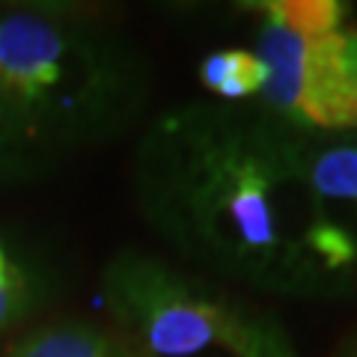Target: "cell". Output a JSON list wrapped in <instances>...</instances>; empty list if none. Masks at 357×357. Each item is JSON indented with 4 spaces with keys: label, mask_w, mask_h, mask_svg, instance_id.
I'll use <instances>...</instances> for the list:
<instances>
[{
    "label": "cell",
    "mask_w": 357,
    "mask_h": 357,
    "mask_svg": "<svg viewBox=\"0 0 357 357\" xmlns=\"http://www.w3.org/2000/svg\"><path fill=\"white\" fill-rule=\"evenodd\" d=\"M134 185L167 244L232 280L316 292L357 262V238L310 185L307 146L238 107L164 114L137 146Z\"/></svg>",
    "instance_id": "cell-1"
},
{
    "label": "cell",
    "mask_w": 357,
    "mask_h": 357,
    "mask_svg": "<svg viewBox=\"0 0 357 357\" xmlns=\"http://www.w3.org/2000/svg\"><path fill=\"white\" fill-rule=\"evenodd\" d=\"M140 51L89 15L0 6V102L36 155L98 143L143 110Z\"/></svg>",
    "instance_id": "cell-2"
},
{
    "label": "cell",
    "mask_w": 357,
    "mask_h": 357,
    "mask_svg": "<svg viewBox=\"0 0 357 357\" xmlns=\"http://www.w3.org/2000/svg\"><path fill=\"white\" fill-rule=\"evenodd\" d=\"M102 292L131 357H295L274 319L155 256L116 253Z\"/></svg>",
    "instance_id": "cell-3"
},
{
    "label": "cell",
    "mask_w": 357,
    "mask_h": 357,
    "mask_svg": "<svg viewBox=\"0 0 357 357\" xmlns=\"http://www.w3.org/2000/svg\"><path fill=\"white\" fill-rule=\"evenodd\" d=\"M295 128H357V30L307 42Z\"/></svg>",
    "instance_id": "cell-4"
},
{
    "label": "cell",
    "mask_w": 357,
    "mask_h": 357,
    "mask_svg": "<svg viewBox=\"0 0 357 357\" xmlns=\"http://www.w3.org/2000/svg\"><path fill=\"white\" fill-rule=\"evenodd\" d=\"M6 357H131L126 342L86 321H54L24 333Z\"/></svg>",
    "instance_id": "cell-5"
},
{
    "label": "cell",
    "mask_w": 357,
    "mask_h": 357,
    "mask_svg": "<svg viewBox=\"0 0 357 357\" xmlns=\"http://www.w3.org/2000/svg\"><path fill=\"white\" fill-rule=\"evenodd\" d=\"M199 81L206 89L220 96L223 102H241L256 93H262L268 81L265 63L250 51H215L199 63Z\"/></svg>",
    "instance_id": "cell-6"
},
{
    "label": "cell",
    "mask_w": 357,
    "mask_h": 357,
    "mask_svg": "<svg viewBox=\"0 0 357 357\" xmlns=\"http://www.w3.org/2000/svg\"><path fill=\"white\" fill-rule=\"evenodd\" d=\"M307 176L321 203H357V143H333L321 149L307 146Z\"/></svg>",
    "instance_id": "cell-7"
},
{
    "label": "cell",
    "mask_w": 357,
    "mask_h": 357,
    "mask_svg": "<svg viewBox=\"0 0 357 357\" xmlns=\"http://www.w3.org/2000/svg\"><path fill=\"white\" fill-rule=\"evenodd\" d=\"M259 9L262 15L280 21L307 39L342 30V21L349 15V6L340 0H268L259 3Z\"/></svg>",
    "instance_id": "cell-8"
},
{
    "label": "cell",
    "mask_w": 357,
    "mask_h": 357,
    "mask_svg": "<svg viewBox=\"0 0 357 357\" xmlns=\"http://www.w3.org/2000/svg\"><path fill=\"white\" fill-rule=\"evenodd\" d=\"M33 158H36V149L21 137L18 126L9 116L3 102H0V178L24 176L30 170Z\"/></svg>",
    "instance_id": "cell-9"
},
{
    "label": "cell",
    "mask_w": 357,
    "mask_h": 357,
    "mask_svg": "<svg viewBox=\"0 0 357 357\" xmlns=\"http://www.w3.org/2000/svg\"><path fill=\"white\" fill-rule=\"evenodd\" d=\"M36 301H39V295H36V289H33L30 277L18 268L13 280L0 289V331L15 325L18 319H24L27 312L36 307Z\"/></svg>",
    "instance_id": "cell-10"
},
{
    "label": "cell",
    "mask_w": 357,
    "mask_h": 357,
    "mask_svg": "<svg viewBox=\"0 0 357 357\" xmlns=\"http://www.w3.org/2000/svg\"><path fill=\"white\" fill-rule=\"evenodd\" d=\"M15 271H18V268L13 265V262H9L6 259V253H3V248H0V289H3L9 280H13V277H15Z\"/></svg>",
    "instance_id": "cell-11"
},
{
    "label": "cell",
    "mask_w": 357,
    "mask_h": 357,
    "mask_svg": "<svg viewBox=\"0 0 357 357\" xmlns=\"http://www.w3.org/2000/svg\"><path fill=\"white\" fill-rule=\"evenodd\" d=\"M345 357H357V345H354V349H351L349 354H345Z\"/></svg>",
    "instance_id": "cell-12"
}]
</instances>
